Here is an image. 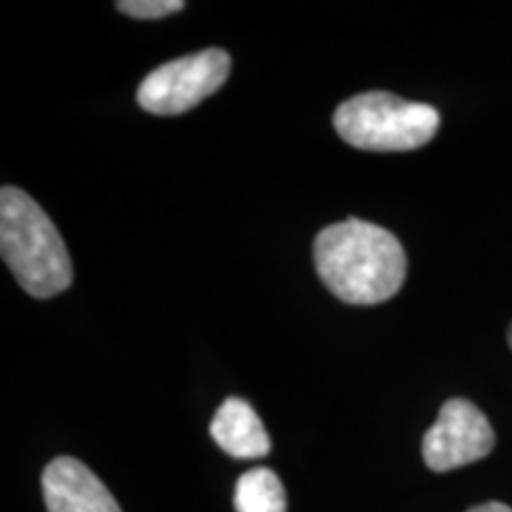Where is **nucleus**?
<instances>
[{
    "label": "nucleus",
    "mask_w": 512,
    "mask_h": 512,
    "mask_svg": "<svg viewBox=\"0 0 512 512\" xmlns=\"http://www.w3.org/2000/svg\"><path fill=\"white\" fill-rule=\"evenodd\" d=\"M313 261L325 287L354 306L392 299L408 271L406 252L396 235L361 219L332 223L320 230Z\"/></svg>",
    "instance_id": "nucleus-1"
},
{
    "label": "nucleus",
    "mask_w": 512,
    "mask_h": 512,
    "mask_svg": "<svg viewBox=\"0 0 512 512\" xmlns=\"http://www.w3.org/2000/svg\"><path fill=\"white\" fill-rule=\"evenodd\" d=\"M0 252L31 297H57L72 285L74 268L60 230L34 197L12 185L0 190Z\"/></svg>",
    "instance_id": "nucleus-2"
},
{
    "label": "nucleus",
    "mask_w": 512,
    "mask_h": 512,
    "mask_svg": "<svg viewBox=\"0 0 512 512\" xmlns=\"http://www.w3.org/2000/svg\"><path fill=\"white\" fill-rule=\"evenodd\" d=\"M439 121V112L432 105L382 91L344 100L335 112L339 138L368 152L418 150L437 136Z\"/></svg>",
    "instance_id": "nucleus-3"
},
{
    "label": "nucleus",
    "mask_w": 512,
    "mask_h": 512,
    "mask_svg": "<svg viewBox=\"0 0 512 512\" xmlns=\"http://www.w3.org/2000/svg\"><path fill=\"white\" fill-rule=\"evenodd\" d=\"M228 74L230 55L221 48L178 57L145 76L138 86V105L157 117H176L219 91Z\"/></svg>",
    "instance_id": "nucleus-4"
},
{
    "label": "nucleus",
    "mask_w": 512,
    "mask_h": 512,
    "mask_svg": "<svg viewBox=\"0 0 512 512\" xmlns=\"http://www.w3.org/2000/svg\"><path fill=\"white\" fill-rule=\"evenodd\" d=\"M491 422L472 401L451 399L422 439V458L430 470L448 472L477 463L494 451Z\"/></svg>",
    "instance_id": "nucleus-5"
},
{
    "label": "nucleus",
    "mask_w": 512,
    "mask_h": 512,
    "mask_svg": "<svg viewBox=\"0 0 512 512\" xmlns=\"http://www.w3.org/2000/svg\"><path fill=\"white\" fill-rule=\"evenodd\" d=\"M48 512H121L117 498L76 458H55L43 472Z\"/></svg>",
    "instance_id": "nucleus-6"
},
{
    "label": "nucleus",
    "mask_w": 512,
    "mask_h": 512,
    "mask_svg": "<svg viewBox=\"0 0 512 512\" xmlns=\"http://www.w3.org/2000/svg\"><path fill=\"white\" fill-rule=\"evenodd\" d=\"M211 437L228 456L240 460L264 458L271 451V439L259 415L247 401L230 396L211 420Z\"/></svg>",
    "instance_id": "nucleus-7"
},
{
    "label": "nucleus",
    "mask_w": 512,
    "mask_h": 512,
    "mask_svg": "<svg viewBox=\"0 0 512 512\" xmlns=\"http://www.w3.org/2000/svg\"><path fill=\"white\" fill-rule=\"evenodd\" d=\"M235 510L238 512H285L287 498L283 482L268 467L245 472L235 486Z\"/></svg>",
    "instance_id": "nucleus-8"
},
{
    "label": "nucleus",
    "mask_w": 512,
    "mask_h": 512,
    "mask_svg": "<svg viewBox=\"0 0 512 512\" xmlns=\"http://www.w3.org/2000/svg\"><path fill=\"white\" fill-rule=\"evenodd\" d=\"M185 8L183 0H121L117 10L136 19H159L176 15Z\"/></svg>",
    "instance_id": "nucleus-9"
},
{
    "label": "nucleus",
    "mask_w": 512,
    "mask_h": 512,
    "mask_svg": "<svg viewBox=\"0 0 512 512\" xmlns=\"http://www.w3.org/2000/svg\"><path fill=\"white\" fill-rule=\"evenodd\" d=\"M467 512H512L508 505L505 503H498V501H491V503H482V505H475V508H470Z\"/></svg>",
    "instance_id": "nucleus-10"
},
{
    "label": "nucleus",
    "mask_w": 512,
    "mask_h": 512,
    "mask_svg": "<svg viewBox=\"0 0 512 512\" xmlns=\"http://www.w3.org/2000/svg\"><path fill=\"white\" fill-rule=\"evenodd\" d=\"M508 342H510V349H512V325H510V330H508Z\"/></svg>",
    "instance_id": "nucleus-11"
}]
</instances>
